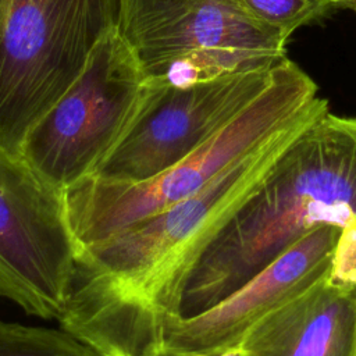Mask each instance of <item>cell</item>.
<instances>
[{"label":"cell","mask_w":356,"mask_h":356,"mask_svg":"<svg viewBox=\"0 0 356 356\" xmlns=\"http://www.w3.org/2000/svg\"><path fill=\"white\" fill-rule=\"evenodd\" d=\"M118 19L120 0H13L0 35V149L21 156Z\"/></svg>","instance_id":"3957f363"},{"label":"cell","mask_w":356,"mask_h":356,"mask_svg":"<svg viewBox=\"0 0 356 356\" xmlns=\"http://www.w3.org/2000/svg\"><path fill=\"white\" fill-rule=\"evenodd\" d=\"M327 275L254 323L246 356H356V296Z\"/></svg>","instance_id":"9c48e42d"},{"label":"cell","mask_w":356,"mask_h":356,"mask_svg":"<svg viewBox=\"0 0 356 356\" xmlns=\"http://www.w3.org/2000/svg\"><path fill=\"white\" fill-rule=\"evenodd\" d=\"M154 356H175V355H172V353H170V352H167L165 349H163L161 352H159V353H156Z\"/></svg>","instance_id":"2e32d148"},{"label":"cell","mask_w":356,"mask_h":356,"mask_svg":"<svg viewBox=\"0 0 356 356\" xmlns=\"http://www.w3.org/2000/svg\"><path fill=\"white\" fill-rule=\"evenodd\" d=\"M191 356H210V355H206V353H195V355H191ZM216 356H246V352L245 349L241 346V345H235Z\"/></svg>","instance_id":"7c38bea8"},{"label":"cell","mask_w":356,"mask_h":356,"mask_svg":"<svg viewBox=\"0 0 356 356\" xmlns=\"http://www.w3.org/2000/svg\"><path fill=\"white\" fill-rule=\"evenodd\" d=\"M11 4H13V0H0V35H1V32H3L6 19H7V17H8Z\"/></svg>","instance_id":"4fadbf2b"},{"label":"cell","mask_w":356,"mask_h":356,"mask_svg":"<svg viewBox=\"0 0 356 356\" xmlns=\"http://www.w3.org/2000/svg\"><path fill=\"white\" fill-rule=\"evenodd\" d=\"M0 356H102L65 330L0 321Z\"/></svg>","instance_id":"30bf717a"},{"label":"cell","mask_w":356,"mask_h":356,"mask_svg":"<svg viewBox=\"0 0 356 356\" xmlns=\"http://www.w3.org/2000/svg\"><path fill=\"white\" fill-rule=\"evenodd\" d=\"M118 31L147 81L189 86L274 67L286 39L238 0H120Z\"/></svg>","instance_id":"277c9868"},{"label":"cell","mask_w":356,"mask_h":356,"mask_svg":"<svg viewBox=\"0 0 356 356\" xmlns=\"http://www.w3.org/2000/svg\"><path fill=\"white\" fill-rule=\"evenodd\" d=\"M242 8L260 24L278 32L286 40L309 24L325 18L331 8L314 0H238Z\"/></svg>","instance_id":"8fae6325"},{"label":"cell","mask_w":356,"mask_h":356,"mask_svg":"<svg viewBox=\"0 0 356 356\" xmlns=\"http://www.w3.org/2000/svg\"><path fill=\"white\" fill-rule=\"evenodd\" d=\"M339 234L318 227L214 307L186 320L163 316V348L175 356H216L239 345L263 316L328 274Z\"/></svg>","instance_id":"ba28073f"},{"label":"cell","mask_w":356,"mask_h":356,"mask_svg":"<svg viewBox=\"0 0 356 356\" xmlns=\"http://www.w3.org/2000/svg\"><path fill=\"white\" fill-rule=\"evenodd\" d=\"M314 1H317V3H320V4H323V6L328 7V8H331L332 11H335V10H342V6H343L348 0H314Z\"/></svg>","instance_id":"5bb4252c"},{"label":"cell","mask_w":356,"mask_h":356,"mask_svg":"<svg viewBox=\"0 0 356 356\" xmlns=\"http://www.w3.org/2000/svg\"><path fill=\"white\" fill-rule=\"evenodd\" d=\"M277 65L189 86L146 79L128 128L92 177L134 184L175 165L252 103Z\"/></svg>","instance_id":"52a82bcc"},{"label":"cell","mask_w":356,"mask_h":356,"mask_svg":"<svg viewBox=\"0 0 356 356\" xmlns=\"http://www.w3.org/2000/svg\"><path fill=\"white\" fill-rule=\"evenodd\" d=\"M342 10H350L356 14V0H348L343 6H342Z\"/></svg>","instance_id":"9a60e30c"},{"label":"cell","mask_w":356,"mask_h":356,"mask_svg":"<svg viewBox=\"0 0 356 356\" xmlns=\"http://www.w3.org/2000/svg\"><path fill=\"white\" fill-rule=\"evenodd\" d=\"M317 93L313 78L285 57L252 103L175 165L140 182H108L90 177L65 191L79 250L192 196L284 129L330 110L328 100Z\"/></svg>","instance_id":"7a4b0ae2"},{"label":"cell","mask_w":356,"mask_h":356,"mask_svg":"<svg viewBox=\"0 0 356 356\" xmlns=\"http://www.w3.org/2000/svg\"><path fill=\"white\" fill-rule=\"evenodd\" d=\"M353 293H355V296H356V288H355V289H353Z\"/></svg>","instance_id":"e0dca14e"},{"label":"cell","mask_w":356,"mask_h":356,"mask_svg":"<svg viewBox=\"0 0 356 356\" xmlns=\"http://www.w3.org/2000/svg\"><path fill=\"white\" fill-rule=\"evenodd\" d=\"M79 245L65 192L0 149V296L42 318L63 316Z\"/></svg>","instance_id":"8992f818"},{"label":"cell","mask_w":356,"mask_h":356,"mask_svg":"<svg viewBox=\"0 0 356 356\" xmlns=\"http://www.w3.org/2000/svg\"><path fill=\"white\" fill-rule=\"evenodd\" d=\"M324 225L356 234V115L330 110L289 143L252 196L199 246L160 292L153 313L186 320L214 307Z\"/></svg>","instance_id":"6da1fadb"},{"label":"cell","mask_w":356,"mask_h":356,"mask_svg":"<svg viewBox=\"0 0 356 356\" xmlns=\"http://www.w3.org/2000/svg\"><path fill=\"white\" fill-rule=\"evenodd\" d=\"M145 81L118 26L111 29L74 83L28 131L22 159L64 192L90 178L128 128Z\"/></svg>","instance_id":"5b68a950"}]
</instances>
